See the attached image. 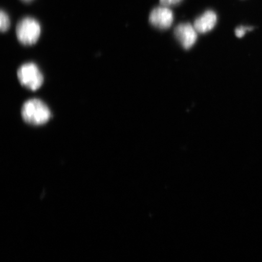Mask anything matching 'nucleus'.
<instances>
[{"label": "nucleus", "instance_id": "1", "mask_svg": "<svg viewBox=\"0 0 262 262\" xmlns=\"http://www.w3.org/2000/svg\"><path fill=\"white\" fill-rule=\"evenodd\" d=\"M21 116L25 122L39 126L47 123L51 114L47 104L37 98H33L26 101L23 105Z\"/></svg>", "mask_w": 262, "mask_h": 262}, {"label": "nucleus", "instance_id": "2", "mask_svg": "<svg viewBox=\"0 0 262 262\" xmlns=\"http://www.w3.org/2000/svg\"><path fill=\"white\" fill-rule=\"evenodd\" d=\"M41 31L40 23L30 16L23 18L16 25V37L25 46L35 45L40 37Z\"/></svg>", "mask_w": 262, "mask_h": 262}, {"label": "nucleus", "instance_id": "3", "mask_svg": "<svg viewBox=\"0 0 262 262\" xmlns=\"http://www.w3.org/2000/svg\"><path fill=\"white\" fill-rule=\"evenodd\" d=\"M17 75L23 86L33 91L38 90L43 83V76L34 63L23 64L18 69Z\"/></svg>", "mask_w": 262, "mask_h": 262}, {"label": "nucleus", "instance_id": "4", "mask_svg": "<svg viewBox=\"0 0 262 262\" xmlns=\"http://www.w3.org/2000/svg\"><path fill=\"white\" fill-rule=\"evenodd\" d=\"M149 21L154 27L166 30L171 27L173 24V12L169 7L159 6L154 9L150 13Z\"/></svg>", "mask_w": 262, "mask_h": 262}, {"label": "nucleus", "instance_id": "5", "mask_svg": "<svg viewBox=\"0 0 262 262\" xmlns=\"http://www.w3.org/2000/svg\"><path fill=\"white\" fill-rule=\"evenodd\" d=\"M198 32L194 26L190 24H181L176 26L174 35L182 47L191 49L198 40Z\"/></svg>", "mask_w": 262, "mask_h": 262}, {"label": "nucleus", "instance_id": "6", "mask_svg": "<svg viewBox=\"0 0 262 262\" xmlns=\"http://www.w3.org/2000/svg\"><path fill=\"white\" fill-rule=\"evenodd\" d=\"M217 22V14L215 12L209 10L195 19L194 26L196 32L200 34H206L214 28Z\"/></svg>", "mask_w": 262, "mask_h": 262}, {"label": "nucleus", "instance_id": "7", "mask_svg": "<svg viewBox=\"0 0 262 262\" xmlns=\"http://www.w3.org/2000/svg\"><path fill=\"white\" fill-rule=\"evenodd\" d=\"M11 26V20L7 13L2 9L0 13V30L2 32H6L9 30Z\"/></svg>", "mask_w": 262, "mask_h": 262}, {"label": "nucleus", "instance_id": "8", "mask_svg": "<svg viewBox=\"0 0 262 262\" xmlns=\"http://www.w3.org/2000/svg\"><path fill=\"white\" fill-rule=\"evenodd\" d=\"M253 28L251 27H245V26H240L238 27L235 30V34L238 38H242L244 37L246 33L248 31H251Z\"/></svg>", "mask_w": 262, "mask_h": 262}, {"label": "nucleus", "instance_id": "9", "mask_svg": "<svg viewBox=\"0 0 262 262\" xmlns=\"http://www.w3.org/2000/svg\"><path fill=\"white\" fill-rule=\"evenodd\" d=\"M182 0H160V4L162 6L169 7V6L178 5Z\"/></svg>", "mask_w": 262, "mask_h": 262}, {"label": "nucleus", "instance_id": "10", "mask_svg": "<svg viewBox=\"0 0 262 262\" xmlns=\"http://www.w3.org/2000/svg\"><path fill=\"white\" fill-rule=\"evenodd\" d=\"M22 2L25 3H30L33 1V0H21Z\"/></svg>", "mask_w": 262, "mask_h": 262}]
</instances>
